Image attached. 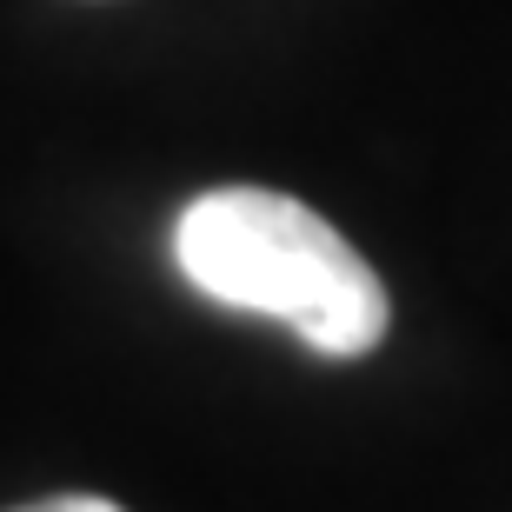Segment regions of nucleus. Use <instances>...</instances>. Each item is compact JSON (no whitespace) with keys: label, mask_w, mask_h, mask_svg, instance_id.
I'll return each instance as SVG.
<instances>
[{"label":"nucleus","mask_w":512,"mask_h":512,"mask_svg":"<svg viewBox=\"0 0 512 512\" xmlns=\"http://www.w3.org/2000/svg\"><path fill=\"white\" fill-rule=\"evenodd\" d=\"M20 512H120L114 499H34V506H20Z\"/></svg>","instance_id":"obj_2"},{"label":"nucleus","mask_w":512,"mask_h":512,"mask_svg":"<svg viewBox=\"0 0 512 512\" xmlns=\"http://www.w3.org/2000/svg\"><path fill=\"white\" fill-rule=\"evenodd\" d=\"M173 260L207 300L266 313L326 360H360L386 340V286L333 220L273 187H213L180 227Z\"/></svg>","instance_id":"obj_1"}]
</instances>
